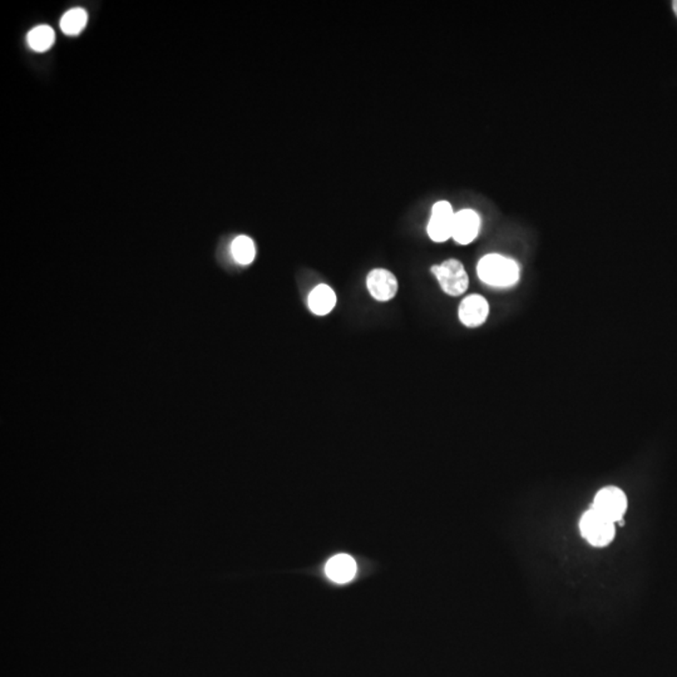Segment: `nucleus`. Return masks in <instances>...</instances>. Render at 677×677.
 <instances>
[{"instance_id":"8","label":"nucleus","mask_w":677,"mask_h":677,"mask_svg":"<svg viewBox=\"0 0 677 677\" xmlns=\"http://www.w3.org/2000/svg\"><path fill=\"white\" fill-rule=\"evenodd\" d=\"M459 320L467 327H478L489 315V304L481 295H469L460 302Z\"/></svg>"},{"instance_id":"12","label":"nucleus","mask_w":677,"mask_h":677,"mask_svg":"<svg viewBox=\"0 0 677 677\" xmlns=\"http://www.w3.org/2000/svg\"><path fill=\"white\" fill-rule=\"evenodd\" d=\"M56 41V33L52 26H38L33 28L28 36L26 43L36 52H46L52 48Z\"/></svg>"},{"instance_id":"6","label":"nucleus","mask_w":677,"mask_h":677,"mask_svg":"<svg viewBox=\"0 0 677 677\" xmlns=\"http://www.w3.org/2000/svg\"><path fill=\"white\" fill-rule=\"evenodd\" d=\"M367 286L372 297L377 301L392 300L399 290L395 275L387 269H374L367 278Z\"/></svg>"},{"instance_id":"10","label":"nucleus","mask_w":677,"mask_h":677,"mask_svg":"<svg viewBox=\"0 0 677 677\" xmlns=\"http://www.w3.org/2000/svg\"><path fill=\"white\" fill-rule=\"evenodd\" d=\"M307 305L312 314L317 316L327 315L336 305L335 291L327 285H317L307 297Z\"/></svg>"},{"instance_id":"9","label":"nucleus","mask_w":677,"mask_h":677,"mask_svg":"<svg viewBox=\"0 0 677 677\" xmlns=\"http://www.w3.org/2000/svg\"><path fill=\"white\" fill-rule=\"evenodd\" d=\"M326 576L336 584L350 582L357 574V564L349 554H336L327 561Z\"/></svg>"},{"instance_id":"5","label":"nucleus","mask_w":677,"mask_h":677,"mask_svg":"<svg viewBox=\"0 0 677 677\" xmlns=\"http://www.w3.org/2000/svg\"><path fill=\"white\" fill-rule=\"evenodd\" d=\"M455 213L448 201L434 203L428 223V235L434 243H444L452 238Z\"/></svg>"},{"instance_id":"3","label":"nucleus","mask_w":677,"mask_h":677,"mask_svg":"<svg viewBox=\"0 0 677 677\" xmlns=\"http://www.w3.org/2000/svg\"><path fill=\"white\" fill-rule=\"evenodd\" d=\"M432 274L437 278L445 294L450 296L464 294L469 286L468 274L463 264L458 260L449 259L443 264L435 265L432 268Z\"/></svg>"},{"instance_id":"2","label":"nucleus","mask_w":677,"mask_h":677,"mask_svg":"<svg viewBox=\"0 0 677 677\" xmlns=\"http://www.w3.org/2000/svg\"><path fill=\"white\" fill-rule=\"evenodd\" d=\"M579 529L584 539L595 547H605L615 537V523L596 512L594 508L582 516Z\"/></svg>"},{"instance_id":"7","label":"nucleus","mask_w":677,"mask_h":677,"mask_svg":"<svg viewBox=\"0 0 677 677\" xmlns=\"http://www.w3.org/2000/svg\"><path fill=\"white\" fill-rule=\"evenodd\" d=\"M479 230H481V218L476 211L465 208L455 213L453 233H452V238L455 243L459 245H469L476 240Z\"/></svg>"},{"instance_id":"1","label":"nucleus","mask_w":677,"mask_h":677,"mask_svg":"<svg viewBox=\"0 0 677 677\" xmlns=\"http://www.w3.org/2000/svg\"><path fill=\"white\" fill-rule=\"evenodd\" d=\"M478 278L489 286L509 287L519 280V265L512 259L498 253L482 258L477 266Z\"/></svg>"},{"instance_id":"13","label":"nucleus","mask_w":677,"mask_h":677,"mask_svg":"<svg viewBox=\"0 0 677 677\" xmlns=\"http://www.w3.org/2000/svg\"><path fill=\"white\" fill-rule=\"evenodd\" d=\"M88 23V14L83 8H73L66 11L61 19V29L67 36H78Z\"/></svg>"},{"instance_id":"14","label":"nucleus","mask_w":677,"mask_h":677,"mask_svg":"<svg viewBox=\"0 0 677 677\" xmlns=\"http://www.w3.org/2000/svg\"><path fill=\"white\" fill-rule=\"evenodd\" d=\"M672 9H673V11H675V14H676V16H677V0H675V1L672 3Z\"/></svg>"},{"instance_id":"4","label":"nucleus","mask_w":677,"mask_h":677,"mask_svg":"<svg viewBox=\"0 0 677 677\" xmlns=\"http://www.w3.org/2000/svg\"><path fill=\"white\" fill-rule=\"evenodd\" d=\"M592 508L612 522H620L627 509V498L620 488L606 487L597 493Z\"/></svg>"},{"instance_id":"11","label":"nucleus","mask_w":677,"mask_h":677,"mask_svg":"<svg viewBox=\"0 0 677 677\" xmlns=\"http://www.w3.org/2000/svg\"><path fill=\"white\" fill-rule=\"evenodd\" d=\"M230 251L233 261L241 266H248L256 258V245L251 238L246 235H240L233 238L230 245Z\"/></svg>"}]
</instances>
